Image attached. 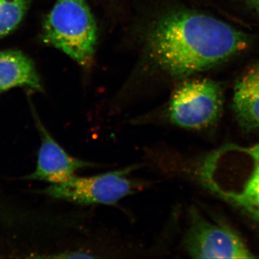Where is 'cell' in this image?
Returning a JSON list of instances; mask_svg holds the SVG:
<instances>
[{
	"label": "cell",
	"mask_w": 259,
	"mask_h": 259,
	"mask_svg": "<svg viewBox=\"0 0 259 259\" xmlns=\"http://www.w3.org/2000/svg\"><path fill=\"white\" fill-rule=\"evenodd\" d=\"M133 164L91 177L75 175L64 183L51 185L42 191L56 199L79 205H116L120 200L144 190L150 182L131 177L139 168Z\"/></svg>",
	"instance_id": "cell-5"
},
{
	"label": "cell",
	"mask_w": 259,
	"mask_h": 259,
	"mask_svg": "<svg viewBox=\"0 0 259 259\" xmlns=\"http://www.w3.org/2000/svg\"><path fill=\"white\" fill-rule=\"evenodd\" d=\"M223 108L222 90L217 82L192 80L176 89L153 122L188 131H204L217 123Z\"/></svg>",
	"instance_id": "cell-4"
},
{
	"label": "cell",
	"mask_w": 259,
	"mask_h": 259,
	"mask_svg": "<svg viewBox=\"0 0 259 259\" xmlns=\"http://www.w3.org/2000/svg\"><path fill=\"white\" fill-rule=\"evenodd\" d=\"M32 116L40 145L37 152L35 171L25 177V180L40 181L50 185L64 183L76 175L79 170L100 168L102 165L80 159L70 155L61 146L40 120L37 112L31 108Z\"/></svg>",
	"instance_id": "cell-7"
},
{
	"label": "cell",
	"mask_w": 259,
	"mask_h": 259,
	"mask_svg": "<svg viewBox=\"0 0 259 259\" xmlns=\"http://www.w3.org/2000/svg\"><path fill=\"white\" fill-rule=\"evenodd\" d=\"M246 1L253 9L259 13V0H246Z\"/></svg>",
	"instance_id": "cell-11"
},
{
	"label": "cell",
	"mask_w": 259,
	"mask_h": 259,
	"mask_svg": "<svg viewBox=\"0 0 259 259\" xmlns=\"http://www.w3.org/2000/svg\"><path fill=\"white\" fill-rule=\"evenodd\" d=\"M16 88L42 91L35 64L21 51H0V95Z\"/></svg>",
	"instance_id": "cell-8"
},
{
	"label": "cell",
	"mask_w": 259,
	"mask_h": 259,
	"mask_svg": "<svg viewBox=\"0 0 259 259\" xmlns=\"http://www.w3.org/2000/svg\"><path fill=\"white\" fill-rule=\"evenodd\" d=\"M41 37L81 66L91 64L97 27L86 0H56L42 24Z\"/></svg>",
	"instance_id": "cell-3"
},
{
	"label": "cell",
	"mask_w": 259,
	"mask_h": 259,
	"mask_svg": "<svg viewBox=\"0 0 259 259\" xmlns=\"http://www.w3.org/2000/svg\"><path fill=\"white\" fill-rule=\"evenodd\" d=\"M194 175L207 190L259 223V142L223 146L202 158Z\"/></svg>",
	"instance_id": "cell-2"
},
{
	"label": "cell",
	"mask_w": 259,
	"mask_h": 259,
	"mask_svg": "<svg viewBox=\"0 0 259 259\" xmlns=\"http://www.w3.org/2000/svg\"><path fill=\"white\" fill-rule=\"evenodd\" d=\"M183 245L194 258H253L255 255L231 226L207 219L197 209H191Z\"/></svg>",
	"instance_id": "cell-6"
},
{
	"label": "cell",
	"mask_w": 259,
	"mask_h": 259,
	"mask_svg": "<svg viewBox=\"0 0 259 259\" xmlns=\"http://www.w3.org/2000/svg\"><path fill=\"white\" fill-rule=\"evenodd\" d=\"M32 0H0V39L18 28Z\"/></svg>",
	"instance_id": "cell-10"
},
{
	"label": "cell",
	"mask_w": 259,
	"mask_h": 259,
	"mask_svg": "<svg viewBox=\"0 0 259 259\" xmlns=\"http://www.w3.org/2000/svg\"><path fill=\"white\" fill-rule=\"evenodd\" d=\"M150 57L177 77L204 71L246 49L248 37L209 15L173 10L153 24L147 36Z\"/></svg>",
	"instance_id": "cell-1"
},
{
	"label": "cell",
	"mask_w": 259,
	"mask_h": 259,
	"mask_svg": "<svg viewBox=\"0 0 259 259\" xmlns=\"http://www.w3.org/2000/svg\"><path fill=\"white\" fill-rule=\"evenodd\" d=\"M233 110L241 127L259 130V61L236 83Z\"/></svg>",
	"instance_id": "cell-9"
}]
</instances>
